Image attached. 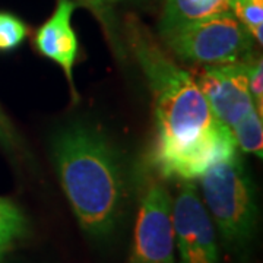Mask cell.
<instances>
[{
    "mask_svg": "<svg viewBox=\"0 0 263 263\" xmlns=\"http://www.w3.org/2000/svg\"><path fill=\"white\" fill-rule=\"evenodd\" d=\"M124 32L154 98L155 139L149 158L160 177L193 181L216 162L238 154L231 129L212 113L196 79L139 19H126Z\"/></svg>",
    "mask_w": 263,
    "mask_h": 263,
    "instance_id": "cell-1",
    "label": "cell"
},
{
    "mask_svg": "<svg viewBox=\"0 0 263 263\" xmlns=\"http://www.w3.org/2000/svg\"><path fill=\"white\" fill-rule=\"evenodd\" d=\"M51 158L81 228L94 238L108 237L127 199L126 171L113 142L94 126L72 123L54 135Z\"/></svg>",
    "mask_w": 263,
    "mask_h": 263,
    "instance_id": "cell-2",
    "label": "cell"
},
{
    "mask_svg": "<svg viewBox=\"0 0 263 263\" xmlns=\"http://www.w3.org/2000/svg\"><path fill=\"white\" fill-rule=\"evenodd\" d=\"M202 202L222 241L233 253H246L257 227V193L243 160L235 154L199 177Z\"/></svg>",
    "mask_w": 263,
    "mask_h": 263,
    "instance_id": "cell-3",
    "label": "cell"
},
{
    "mask_svg": "<svg viewBox=\"0 0 263 263\" xmlns=\"http://www.w3.org/2000/svg\"><path fill=\"white\" fill-rule=\"evenodd\" d=\"M162 46L171 54L196 65L247 62L256 41L231 12L192 21H161Z\"/></svg>",
    "mask_w": 263,
    "mask_h": 263,
    "instance_id": "cell-4",
    "label": "cell"
},
{
    "mask_svg": "<svg viewBox=\"0 0 263 263\" xmlns=\"http://www.w3.org/2000/svg\"><path fill=\"white\" fill-rule=\"evenodd\" d=\"M173 199L161 180H152L141 199L127 263H174Z\"/></svg>",
    "mask_w": 263,
    "mask_h": 263,
    "instance_id": "cell-5",
    "label": "cell"
},
{
    "mask_svg": "<svg viewBox=\"0 0 263 263\" xmlns=\"http://www.w3.org/2000/svg\"><path fill=\"white\" fill-rule=\"evenodd\" d=\"M173 228L180 262L219 263L215 227L192 181H181L173 200Z\"/></svg>",
    "mask_w": 263,
    "mask_h": 263,
    "instance_id": "cell-6",
    "label": "cell"
},
{
    "mask_svg": "<svg viewBox=\"0 0 263 263\" xmlns=\"http://www.w3.org/2000/svg\"><path fill=\"white\" fill-rule=\"evenodd\" d=\"M196 84L216 119L230 129L254 108L249 89L247 62L203 66Z\"/></svg>",
    "mask_w": 263,
    "mask_h": 263,
    "instance_id": "cell-7",
    "label": "cell"
},
{
    "mask_svg": "<svg viewBox=\"0 0 263 263\" xmlns=\"http://www.w3.org/2000/svg\"><path fill=\"white\" fill-rule=\"evenodd\" d=\"M78 6L79 5L75 0H57L53 15L38 28L35 34V47L43 56L62 67L75 101L79 100L73 81L79 41L72 27V16Z\"/></svg>",
    "mask_w": 263,
    "mask_h": 263,
    "instance_id": "cell-8",
    "label": "cell"
},
{
    "mask_svg": "<svg viewBox=\"0 0 263 263\" xmlns=\"http://www.w3.org/2000/svg\"><path fill=\"white\" fill-rule=\"evenodd\" d=\"M28 218L16 202L0 197V257L28 234Z\"/></svg>",
    "mask_w": 263,
    "mask_h": 263,
    "instance_id": "cell-9",
    "label": "cell"
},
{
    "mask_svg": "<svg viewBox=\"0 0 263 263\" xmlns=\"http://www.w3.org/2000/svg\"><path fill=\"white\" fill-rule=\"evenodd\" d=\"M230 12L228 0H165L161 21H192Z\"/></svg>",
    "mask_w": 263,
    "mask_h": 263,
    "instance_id": "cell-10",
    "label": "cell"
},
{
    "mask_svg": "<svg viewBox=\"0 0 263 263\" xmlns=\"http://www.w3.org/2000/svg\"><path fill=\"white\" fill-rule=\"evenodd\" d=\"M237 149L252 154L262 160L263 154V122L262 116L253 108L231 127Z\"/></svg>",
    "mask_w": 263,
    "mask_h": 263,
    "instance_id": "cell-11",
    "label": "cell"
},
{
    "mask_svg": "<svg viewBox=\"0 0 263 263\" xmlns=\"http://www.w3.org/2000/svg\"><path fill=\"white\" fill-rule=\"evenodd\" d=\"M75 2L94 13L97 21L101 24L105 38L108 40L114 53L117 54V57L124 59L126 56L124 41H123L120 31H119V24H117V19L114 15L111 2L110 0H75Z\"/></svg>",
    "mask_w": 263,
    "mask_h": 263,
    "instance_id": "cell-12",
    "label": "cell"
},
{
    "mask_svg": "<svg viewBox=\"0 0 263 263\" xmlns=\"http://www.w3.org/2000/svg\"><path fill=\"white\" fill-rule=\"evenodd\" d=\"M228 9L259 46L263 43V0H228Z\"/></svg>",
    "mask_w": 263,
    "mask_h": 263,
    "instance_id": "cell-13",
    "label": "cell"
},
{
    "mask_svg": "<svg viewBox=\"0 0 263 263\" xmlns=\"http://www.w3.org/2000/svg\"><path fill=\"white\" fill-rule=\"evenodd\" d=\"M28 35L27 24L18 16L0 12V51H13Z\"/></svg>",
    "mask_w": 263,
    "mask_h": 263,
    "instance_id": "cell-14",
    "label": "cell"
},
{
    "mask_svg": "<svg viewBox=\"0 0 263 263\" xmlns=\"http://www.w3.org/2000/svg\"><path fill=\"white\" fill-rule=\"evenodd\" d=\"M249 89L256 111L263 114V60L260 54H253L247 60Z\"/></svg>",
    "mask_w": 263,
    "mask_h": 263,
    "instance_id": "cell-15",
    "label": "cell"
},
{
    "mask_svg": "<svg viewBox=\"0 0 263 263\" xmlns=\"http://www.w3.org/2000/svg\"><path fill=\"white\" fill-rule=\"evenodd\" d=\"M0 143L9 151L18 149L21 146L18 139V135L13 129L12 123L8 119V116L3 113V110L0 108Z\"/></svg>",
    "mask_w": 263,
    "mask_h": 263,
    "instance_id": "cell-16",
    "label": "cell"
},
{
    "mask_svg": "<svg viewBox=\"0 0 263 263\" xmlns=\"http://www.w3.org/2000/svg\"><path fill=\"white\" fill-rule=\"evenodd\" d=\"M110 2H126V0H110Z\"/></svg>",
    "mask_w": 263,
    "mask_h": 263,
    "instance_id": "cell-17",
    "label": "cell"
}]
</instances>
